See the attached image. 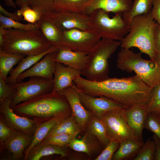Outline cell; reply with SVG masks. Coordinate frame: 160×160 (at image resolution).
Masks as SVG:
<instances>
[{
	"label": "cell",
	"mask_w": 160,
	"mask_h": 160,
	"mask_svg": "<svg viewBox=\"0 0 160 160\" xmlns=\"http://www.w3.org/2000/svg\"><path fill=\"white\" fill-rule=\"evenodd\" d=\"M119 12L110 18L108 12L101 9H95L89 15L93 31L101 39L121 41L128 33L130 24L123 18Z\"/></svg>",
	"instance_id": "52a82bcc"
},
{
	"label": "cell",
	"mask_w": 160,
	"mask_h": 160,
	"mask_svg": "<svg viewBox=\"0 0 160 160\" xmlns=\"http://www.w3.org/2000/svg\"><path fill=\"white\" fill-rule=\"evenodd\" d=\"M133 2L132 0H91L84 14L89 15L97 9H101L108 13H123L131 9Z\"/></svg>",
	"instance_id": "ffe728a7"
},
{
	"label": "cell",
	"mask_w": 160,
	"mask_h": 160,
	"mask_svg": "<svg viewBox=\"0 0 160 160\" xmlns=\"http://www.w3.org/2000/svg\"><path fill=\"white\" fill-rule=\"evenodd\" d=\"M156 148V144L152 137L148 138L133 160H155Z\"/></svg>",
	"instance_id": "1f68e13d"
},
{
	"label": "cell",
	"mask_w": 160,
	"mask_h": 160,
	"mask_svg": "<svg viewBox=\"0 0 160 160\" xmlns=\"http://www.w3.org/2000/svg\"><path fill=\"white\" fill-rule=\"evenodd\" d=\"M81 132L74 117L72 114L54 126L45 138L53 135L62 133L69 134L76 137Z\"/></svg>",
	"instance_id": "f1b7e54d"
},
{
	"label": "cell",
	"mask_w": 160,
	"mask_h": 160,
	"mask_svg": "<svg viewBox=\"0 0 160 160\" xmlns=\"http://www.w3.org/2000/svg\"><path fill=\"white\" fill-rule=\"evenodd\" d=\"M0 14L3 15L11 19L19 21L23 19V17L19 16L17 14V11L14 12H10L5 9L1 5H0Z\"/></svg>",
	"instance_id": "f6af8a7d"
},
{
	"label": "cell",
	"mask_w": 160,
	"mask_h": 160,
	"mask_svg": "<svg viewBox=\"0 0 160 160\" xmlns=\"http://www.w3.org/2000/svg\"><path fill=\"white\" fill-rule=\"evenodd\" d=\"M73 84L79 92L91 96H103L126 108L146 107L150 100L152 88L137 75L124 78H109L100 81L77 76Z\"/></svg>",
	"instance_id": "6da1fadb"
},
{
	"label": "cell",
	"mask_w": 160,
	"mask_h": 160,
	"mask_svg": "<svg viewBox=\"0 0 160 160\" xmlns=\"http://www.w3.org/2000/svg\"><path fill=\"white\" fill-rule=\"evenodd\" d=\"M91 0H53L54 11L84 14Z\"/></svg>",
	"instance_id": "4316f807"
},
{
	"label": "cell",
	"mask_w": 160,
	"mask_h": 160,
	"mask_svg": "<svg viewBox=\"0 0 160 160\" xmlns=\"http://www.w3.org/2000/svg\"><path fill=\"white\" fill-rule=\"evenodd\" d=\"M50 12H43L40 19L36 24L51 46L59 49L63 46V32L51 17Z\"/></svg>",
	"instance_id": "9a60e30c"
},
{
	"label": "cell",
	"mask_w": 160,
	"mask_h": 160,
	"mask_svg": "<svg viewBox=\"0 0 160 160\" xmlns=\"http://www.w3.org/2000/svg\"><path fill=\"white\" fill-rule=\"evenodd\" d=\"M144 143L137 140L129 139L120 143L119 148L112 160H134Z\"/></svg>",
	"instance_id": "484cf974"
},
{
	"label": "cell",
	"mask_w": 160,
	"mask_h": 160,
	"mask_svg": "<svg viewBox=\"0 0 160 160\" xmlns=\"http://www.w3.org/2000/svg\"><path fill=\"white\" fill-rule=\"evenodd\" d=\"M3 42L0 50L26 56L36 55L48 50L51 45L39 29L26 30L4 28Z\"/></svg>",
	"instance_id": "3957f363"
},
{
	"label": "cell",
	"mask_w": 160,
	"mask_h": 160,
	"mask_svg": "<svg viewBox=\"0 0 160 160\" xmlns=\"http://www.w3.org/2000/svg\"><path fill=\"white\" fill-rule=\"evenodd\" d=\"M5 29L0 27V46L2 44L4 38Z\"/></svg>",
	"instance_id": "7dc6e473"
},
{
	"label": "cell",
	"mask_w": 160,
	"mask_h": 160,
	"mask_svg": "<svg viewBox=\"0 0 160 160\" xmlns=\"http://www.w3.org/2000/svg\"><path fill=\"white\" fill-rule=\"evenodd\" d=\"M120 143L116 141L110 140L109 143L95 160H111L119 146Z\"/></svg>",
	"instance_id": "74e56055"
},
{
	"label": "cell",
	"mask_w": 160,
	"mask_h": 160,
	"mask_svg": "<svg viewBox=\"0 0 160 160\" xmlns=\"http://www.w3.org/2000/svg\"><path fill=\"white\" fill-rule=\"evenodd\" d=\"M15 130L8 126L1 118L0 119V149L3 148V144L5 141L9 137Z\"/></svg>",
	"instance_id": "60d3db41"
},
{
	"label": "cell",
	"mask_w": 160,
	"mask_h": 160,
	"mask_svg": "<svg viewBox=\"0 0 160 160\" xmlns=\"http://www.w3.org/2000/svg\"><path fill=\"white\" fill-rule=\"evenodd\" d=\"M88 53L73 51L66 47L62 46L58 49L55 61L81 71L87 62Z\"/></svg>",
	"instance_id": "ac0fdd59"
},
{
	"label": "cell",
	"mask_w": 160,
	"mask_h": 160,
	"mask_svg": "<svg viewBox=\"0 0 160 160\" xmlns=\"http://www.w3.org/2000/svg\"><path fill=\"white\" fill-rule=\"evenodd\" d=\"M12 100V99L7 98L0 101V111L3 116L0 118L12 129L33 136L37 124L32 119L15 113L11 107Z\"/></svg>",
	"instance_id": "8fae6325"
},
{
	"label": "cell",
	"mask_w": 160,
	"mask_h": 160,
	"mask_svg": "<svg viewBox=\"0 0 160 160\" xmlns=\"http://www.w3.org/2000/svg\"><path fill=\"white\" fill-rule=\"evenodd\" d=\"M79 98L85 108L98 117L102 113L108 111L127 108L103 96L95 97L79 92Z\"/></svg>",
	"instance_id": "2e32d148"
},
{
	"label": "cell",
	"mask_w": 160,
	"mask_h": 160,
	"mask_svg": "<svg viewBox=\"0 0 160 160\" xmlns=\"http://www.w3.org/2000/svg\"><path fill=\"white\" fill-rule=\"evenodd\" d=\"M150 12L153 18L160 25V0H154Z\"/></svg>",
	"instance_id": "b9f144b4"
},
{
	"label": "cell",
	"mask_w": 160,
	"mask_h": 160,
	"mask_svg": "<svg viewBox=\"0 0 160 160\" xmlns=\"http://www.w3.org/2000/svg\"><path fill=\"white\" fill-rule=\"evenodd\" d=\"M141 52L135 53L122 48L118 53L117 66L128 73L134 72L144 82L152 88L160 83V65L156 61L146 60Z\"/></svg>",
	"instance_id": "5b68a950"
},
{
	"label": "cell",
	"mask_w": 160,
	"mask_h": 160,
	"mask_svg": "<svg viewBox=\"0 0 160 160\" xmlns=\"http://www.w3.org/2000/svg\"><path fill=\"white\" fill-rule=\"evenodd\" d=\"M57 51L50 52L31 67L23 72L17 77V82L28 77L36 76L53 80L55 70V59Z\"/></svg>",
	"instance_id": "5bb4252c"
},
{
	"label": "cell",
	"mask_w": 160,
	"mask_h": 160,
	"mask_svg": "<svg viewBox=\"0 0 160 160\" xmlns=\"http://www.w3.org/2000/svg\"><path fill=\"white\" fill-rule=\"evenodd\" d=\"M155 61L160 65V55L156 54L155 59Z\"/></svg>",
	"instance_id": "c3c4849f"
},
{
	"label": "cell",
	"mask_w": 160,
	"mask_h": 160,
	"mask_svg": "<svg viewBox=\"0 0 160 160\" xmlns=\"http://www.w3.org/2000/svg\"><path fill=\"white\" fill-rule=\"evenodd\" d=\"M30 78L26 82L22 81L9 84L16 89L10 105L12 108L21 103L52 91L54 84L53 80L39 77Z\"/></svg>",
	"instance_id": "9c48e42d"
},
{
	"label": "cell",
	"mask_w": 160,
	"mask_h": 160,
	"mask_svg": "<svg viewBox=\"0 0 160 160\" xmlns=\"http://www.w3.org/2000/svg\"><path fill=\"white\" fill-rule=\"evenodd\" d=\"M63 46L75 51L89 52L101 39L93 31L73 29L63 32Z\"/></svg>",
	"instance_id": "30bf717a"
},
{
	"label": "cell",
	"mask_w": 160,
	"mask_h": 160,
	"mask_svg": "<svg viewBox=\"0 0 160 160\" xmlns=\"http://www.w3.org/2000/svg\"><path fill=\"white\" fill-rule=\"evenodd\" d=\"M76 137L67 134H55L44 139L42 142L60 147L67 146Z\"/></svg>",
	"instance_id": "d590c367"
},
{
	"label": "cell",
	"mask_w": 160,
	"mask_h": 160,
	"mask_svg": "<svg viewBox=\"0 0 160 160\" xmlns=\"http://www.w3.org/2000/svg\"><path fill=\"white\" fill-rule=\"evenodd\" d=\"M0 27L4 28L32 30L38 29L37 24L28 23L23 24L6 17L0 13Z\"/></svg>",
	"instance_id": "836d02e7"
},
{
	"label": "cell",
	"mask_w": 160,
	"mask_h": 160,
	"mask_svg": "<svg viewBox=\"0 0 160 160\" xmlns=\"http://www.w3.org/2000/svg\"><path fill=\"white\" fill-rule=\"evenodd\" d=\"M12 108L17 114L32 119L37 125L71 111L65 97L60 92H52L39 95Z\"/></svg>",
	"instance_id": "7a4b0ae2"
},
{
	"label": "cell",
	"mask_w": 160,
	"mask_h": 160,
	"mask_svg": "<svg viewBox=\"0 0 160 160\" xmlns=\"http://www.w3.org/2000/svg\"><path fill=\"white\" fill-rule=\"evenodd\" d=\"M121 42L101 39L88 53V59L81 75L88 80L100 81L108 78L109 73L108 60Z\"/></svg>",
	"instance_id": "8992f818"
},
{
	"label": "cell",
	"mask_w": 160,
	"mask_h": 160,
	"mask_svg": "<svg viewBox=\"0 0 160 160\" xmlns=\"http://www.w3.org/2000/svg\"><path fill=\"white\" fill-rule=\"evenodd\" d=\"M154 41L156 54L160 55V25L156 23L154 31Z\"/></svg>",
	"instance_id": "7bdbcfd3"
},
{
	"label": "cell",
	"mask_w": 160,
	"mask_h": 160,
	"mask_svg": "<svg viewBox=\"0 0 160 160\" xmlns=\"http://www.w3.org/2000/svg\"><path fill=\"white\" fill-rule=\"evenodd\" d=\"M98 118L103 124L110 140L120 143L129 139L137 140L128 125L124 108L107 111Z\"/></svg>",
	"instance_id": "ba28073f"
},
{
	"label": "cell",
	"mask_w": 160,
	"mask_h": 160,
	"mask_svg": "<svg viewBox=\"0 0 160 160\" xmlns=\"http://www.w3.org/2000/svg\"><path fill=\"white\" fill-rule=\"evenodd\" d=\"M16 92L14 88L0 77V101L7 98L12 99Z\"/></svg>",
	"instance_id": "f35d334b"
},
{
	"label": "cell",
	"mask_w": 160,
	"mask_h": 160,
	"mask_svg": "<svg viewBox=\"0 0 160 160\" xmlns=\"http://www.w3.org/2000/svg\"><path fill=\"white\" fill-rule=\"evenodd\" d=\"M150 12L132 19L129 31L122 40L120 46L125 48L137 47L140 52L148 55L151 60L155 61L156 54L154 34L156 22Z\"/></svg>",
	"instance_id": "277c9868"
},
{
	"label": "cell",
	"mask_w": 160,
	"mask_h": 160,
	"mask_svg": "<svg viewBox=\"0 0 160 160\" xmlns=\"http://www.w3.org/2000/svg\"><path fill=\"white\" fill-rule=\"evenodd\" d=\"M84 132L81 139L75 138L67 147L75 151L85 153L89 157H91L101 151L102 147H104L93 134L87 130Z\"/></svg>",
	"instance_id": "44dd1931"
},
{
	"label": "cell",
	"mask_w": 160,
	"mask_h": 160,
	"mask_svg": "<svg viewBox=\"0 0 160 160\" xmlns=\"http://www.w3.org/2000/svg\"><path fill=\"white\" fill-rule=\"evenodd\" d=\"M5 5L15 9L17 6L19 7L23 4H26L30 5L31 4V0H3Z\"/></svg>",
	"instance_id": "ee69618b"
},
{
	"label": "cell",
	"mask_w": 160,
	"mask_h": 160,
	"mask_svg": "<svg viewBox=\"0 0 160 160\" xmlns=\"http://www.w3.org/2000/svg\"><path fill=\"white\" fill-rule=\"evenodd\" d=\"M50 14L63 32L73 29L93 31L89 15L55 11L50 12Z\"/></svg>",
	"instance_id": "7c38bea8"
},
{
	"label": "cell",
	"mask_w": 160,
	"mask_h": 160,
	"mask_svg": "<svg viewBox=\"0 0 160 160\" xmlns=\"http://www.w3.org/2000/svg\"><path fill=\"white\" fill-rule=\"evenodd\" d=\"M146 110L147 114L153 112L160 114V83L152 88L151 99Z\"/></svg>",
	"instance_id": "8d00e7d4"
},
{
	"label": "cell",
	"mask_w": 160,
	"mask_h": 160,
	"mask_svg": "<svg viewBox=\"0 0 160 160\" xmlns=\"http://www.w3.org/2000/svg\"><path fill=\"white\" fill-rule=\"evenodd\" d=\"M70 113H65L55 116L37 125L33 136L31 142L24 152V160H26L28 155L31 149L42 141L57 124L70 116Z\"/></svg>",
	"instance_id": "603a6c76"
},
{
	"label": "cell",
	"mask_w": 160,
	"mask_h": 160,
	"mask_svg": "<svg viewBox=\"0 0 160 160\" xmlns=\"http://www.w3.org/2000/svg\"><path fill=\"white\" fill-rule=\"evenodd\" d=\"M128 125L137 140L143 141V130L147 113L146 107L135 106L124 108Z\"/></svg>",
	"instance_id": "7402d4cb"
},
{
	"label": "cell",
	"mask_w": 160,
	"mask_h": 160,
	"mask_svg": "<svg viewBox=\"0 0 160 160\" xmlns=\"http://www.w3.org/2000/svg\"><path fill=\"white\" fill-rule=\"evenodd\" d=\"M152 137L155 142L156 146L155 160H160V140L154 134Z\"/></svg>",
	"instance_id": "bcb514c9"
},
{
	"label": "cell",
	"mask_w": 160,
	"mask_h": 160,
	"mask_svg": "<svg viewBox=\"0 0 160 160\" xmlns=\"http://www.w3.org/2000/svg\"><path fill=\"white\" fill-rule=\"evenodd\" d=\"M67 100L72 115L81 132H84L87 124L92 115L82 105L79 98V92L73 83V86L68 87L59 92Z\"/></svg>",
	"instance_id": "4fadbf2b"
},
{
	"label": "cell",
	"mask_w": 160,
	"mask_h": 160,
	"mask_svg": "<svg viewBox=\"0 0 160 160\" xmlns=\"http://www.w3.org/2000/svg\"><path fill=\"white\" fill-rule=\"evenodd\" d=\"M85 130L95 136L104 148L110 141L102 122L92 114L87 124Z\"/></svg>",
	"instance_id": "f546056e"
},
{
	"label": "cell",
	"mask_w": 160,
	"mask_h": 160,
	"mask_svg": "<svg viewBox=\"0 0 160 160\" xmlns=\"http://www.w3.org/2000/svg\"><path fill=\"white\" fill-rule=\"evenodd\" d=\"M26 4H22L17 12L18 15L23 17V20L28 23L35 24L40 19L42 12Z\"/></svg>",
	"instance_id": "d6a6232c"
},
{
	"label": "cell",
	"mask_w": 160,
	"mask_h": 160,
	"mask_svg": "<svg viewBox=\"0 0 160 160\" xmlns=\"http://www.w3.org/2000/svg\"><path fill=\"white\" fill-rule=\"evenodd\" d=\"M33 136L22 131L15 130L4 142L3 148L13 155L14 160L21 159L25 148L31 144Z\"/></svg>",
	"instance_id": "d6986e66"
},
{
	"label": "cell",
	"mask_w": 160,
	"mask_h": 160,
	"mask_svg": "<svg viewBox=\"0 0 160 160\" xmlns=\"http://www.w3.org/2000/svg\"><path fill=\"white\" fill-rule=\"evenodd\" d=\"M25 56L23 54L0 50V77L6 81L13 67Z\"/></svg>",
	"instance_id": "83f0119b"
},
{
	"label": "cell",
	"mask_w": 160,
	"mask_h": 160,
	"mask_svg": "<svg viewBox=\"0 0 160 160\" xmlns=\"http://www.w3.org/2000/svg\"><path fill=\"white\" fill-rule=\"evenodd\" d=\"M58 49V48L52 46L48 50L43 53L25 56L18 63L16 67L12 68L11 70L9 73V75L7 78L6 81L9 84L17 82V77L20 74L31 67L48 53L57 51Z\"/></svg>",
	"instance_id": "cb8c5ba5"
},
{
	"label": "cell",
	"mask_w": 160,
	"mask_h": 160,
	"mask_svg": "<svg viewBox=\"0 0 160 160\" xmlns=\"http://www.w3.org/2000/svg\"><path fill=\"white\" fill-rule=\"evenodd\" d=\"M81 71L63 64L55 62L54 73V87L52 92H59L68 87L73 86V80L81 75Z\"/></svg>",
	"instance_id": "e0dca14e"
},
{
	"label": "cell",
	"mask_w": 160,
	"mask_h": 160,
	"mask_svg": "<svg viewBox=\"0 0 160 160\" xmlns=\"http://www.w3.org/2000/svg\"><path fill=\"white\" fill-rule=\"evenodd\" d=\"M144 128L153 132L160 140V114L153 112L147 113Z\"/></svg>",
	"instance_id": "e575fe53"
},
{
	"label": "cell",
	"mask_w": 160,
	"mask_h": 160,
	"mask_svg": "<svg viewBox=\"0 0 160 160\" xmlns=\"http://www.w3.org/2000/svg\"><path fill=\"white\" fill-rule=\"evenodd\" d=\"M65 147H61L41 142L34 146L30 151L26 160H39L47 156L56 154L62 157L68 155Z\"/></svg>",
	"instance_id": "d4e9b609"
},
{
	"label": "cell",
	"mask_w": 160,
	"mask_h": 160,
	"mask_svg": "<svg viewBox=\"0 0 160 160\" xmlns=\"http://www.w3.org/2000/svg\"><path fill=\"white\" fill-rule=\"evenodd\" d=\"M31 7L42 12L54 11L53 0H31Z\"/></svg>",
	"instance_id": "ab89813d"
},
{
	"label": "cell",
	"mask_w": 160,
	"mask_h": 160,
	"mask_svg": "<svg viewBox=\"0 0 160 160\" xmlns=\"http://www.w3.org/2000/svg\"><path fill=\"white\" fill-rule=\"evenodd\" d=\"M154 0H134L131 9L123 12V19L130 24L132 19L139 15L147 14L151 10Z\"/></svg>",
	"instance_id": "4dcf8cb0"
}]
</instances>
